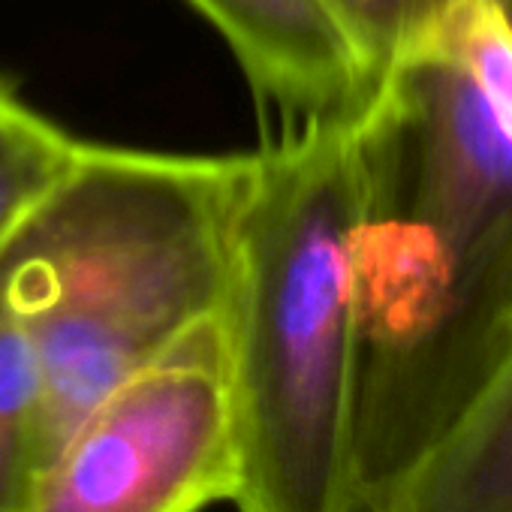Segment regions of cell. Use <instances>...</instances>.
I'll return each mask as SVG.
<instances>
[{"instance_id": "cell-1", "label": "cell", "mask_w": 512, "mask_h": 512, "mask_svg": "<svg viewBox=\"0 0 512 512\" xmlns=\"http://www.w3.org/2000/svg\"><path fill=\"white\" fill-rule=\"evenodd\" d=\"M362 500L512 347V22L443 0L356 115Z\"/></svg>"}, {"instance_id": "cell-2", "label": "cell", "mask_w": 512, "mask_h": 512, "mask_svg": "<svg viewBox=\"0 0 512 512\" xmlns=\"http://www.w3.org/2000/svg\"><path fill=\"white\" fill-rule=\"evenodd\" d=\"M356 115L284 124L253 154L220 311L238 512H359Z\"/></svg>"}, {"instance_id": "cell-3", "label": "cell", "mask_w": 512, "mask_h": 512, "mask_svg": "<svg viewBox=\"0 0 512 512\" xmlns=\"http://www.w3.org/2000/svg\"><path fill=\"white\" fill-rule=\"evenodd\" d=\"M250 175L253 154L82 142L0 247V296L40 359L43 467L112 389L223 311Z\"/></svg>"}, {"instance_id": "cell-4", "label": "cell", "mask_w": 512, "mask_h": 512, "mask_svg": "<svg viewBox=\"0 0 512 512\" xmlns=\"http://www.w3.org/2000/svg\"><path fill=\"white\" fill-rule=\"evenodd\" d=\"M238 440L223 317L112 389L40 470L22 512H202L232 500Z\"/></svg>"}, {"instance_id": "cell-5", "label": "cell", "mask_w": 512, "mask_h": 512, "mask_svg": "<svg viewBox=\"0 0 512 512\" xmlns=\"http://www.w3.org/2000/svg\"><path fill=\"white\" fill-rule=\"evenodd\" d=\"M284 124L356 115L380 73L335 0H190Z\"/></svg>"}, {"instance_id": "cell-6", "label": "cell", "mask_w": 512, "mask_h": 512, "mask_svg": "<svg viewBox=\"0 0 512 512\" xmlns=\"http://www.w3.org/2000/svg\"><path fill=\"white\" fill-rule=\"evenodd\" d=\"M359 512H512V347Z\"/></svg>"}, {"instance_id": "cell-7", "label": "cell", "mask_w": 512, "mask_h": 512, "mask_svg": "<svg viewBox=\"0 0 512 512\" xmlns=\"http://www.w3.org/2000/svg\"><path fill=\"white\" fill-rule=\"evenodd\" d=\"M43 467V377L25 320L0 296V512H22Z\"/></svg>"}, {"instance_id": "cell-8", "label": "cell", "mask_w": 512, "mask_h": 512, "mask_svg": "<svg viewBox=\"0 0 512 512\" xmlns=\"http://www.w3.org/2000/svg\"><path fill=\"white\" fill-rule=\"evenodd\" d=\"M79 145L0 76V247L67 175Z\"/></svg>"}, {"instance_id": "cell-9", "label": "cell", "mask_w": 512, "mask_h": 512, "mask_svg": "<svg viewBox=\"0 0 512 512\" xmlns=\"http://www.w3.org/2000/svg\"><path fill=\"white\" fill-rule=\"evenodd\" d=\"M335 7L377 73H383L431 22L443 0H335Z\"/></svg>"}, {"instance_id": "cell-10", "label": "cell", "mask_w": 512, "mask_h": 512, "mask_svg": "<svg viewBox=\"0 0 512 512\" xmlns=\"http://www.w3.org/2000/svg\"><path fill=\"white\" fill-rule=\"evenodd\" d=\"M494 4H497V7L509 16V22H512V0H494Z\"/></svg>"}]
</instances>
